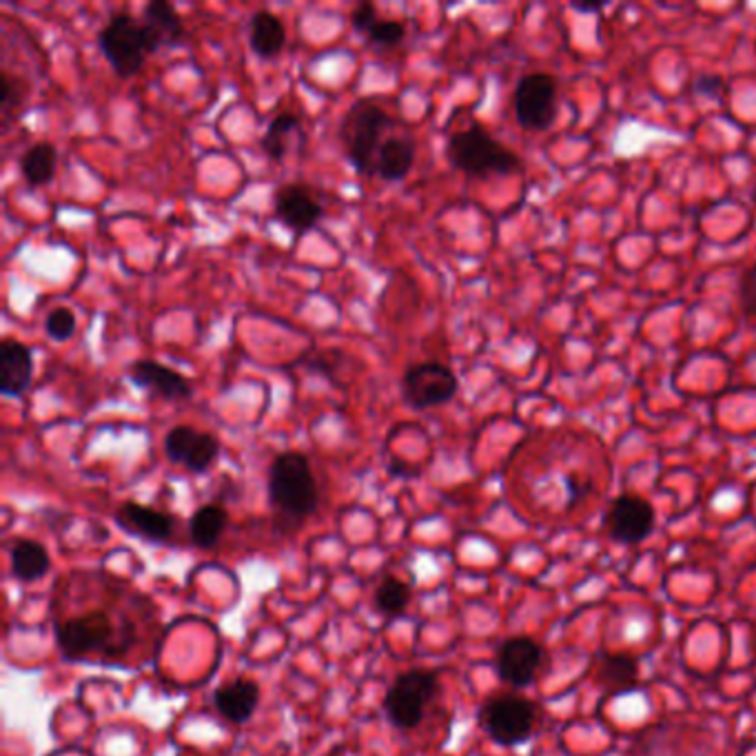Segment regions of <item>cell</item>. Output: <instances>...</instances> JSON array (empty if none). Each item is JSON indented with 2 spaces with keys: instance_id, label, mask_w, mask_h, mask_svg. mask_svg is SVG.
Wrapping results in <instances>:
<instances>
[{
  "instance_id": "cell-1",
  "label": "cell",
  "mask_w": 756,
  "mask_h": 756,
  "mask_svg": "<svg viewBox=\"0 0 756 756\" xmlns=\"http://www.w3.org/2000/svg\"><path fill=\"white\" fill-rule=\"evenodd\" d=\"M446 158L458 171L473 178L511 176L522 169V158L515 151L503 146L482 125L452 133L446 144Z\"/></svg>"
},
{
  "instance_id": "cell-2",
  "label": "cell",
  "mask_w": 756,
  "mask_h": 756,
  "mask_svg": "<svg viewBox=\"0 0 756 756\" xmlns=\"http://www.w3.org/2000/svg\"><path fill=\"white\" fill-rule=\"evenodd\" d=\"M269 497L276 511L286 517L305 520L318 509V484L305 452L286 450L269 469Z\"/></svg>"
},
{
  "instance_id": "cell-3",
  "label": "cell",
  "mask_w": 756,
  "mask_h": 756,
  "mask_svg": "<svg viewBox=\"0 0 756 756\" xmlns=\"http://www.w3.org/2000/svg\"><path fill=\"white\" fill-rule=\"evenodd\" d=\"M390 114L373 103L371 98L356 100L339 123V140L346 149V156L358 174L367 176L375 169L373 156L380 154L382 138L390 129Z\"/></svg>"
},
{
  "instance_id": "cell-4",
  "label": "cell",
  "mask_w": 756,
  "mask_h": 756,
  "mask_svg": "<svg viewBox=\"0 0 756 756\" xmlns=\"http://www.w3.org/2000/svg\"><path fill=\"white\" fill-rule=\"evenodd\" d=\"M98 47L114 72L123 78L136 76L146 56L158 52L156 40L151 38L142 21H136L129 12H118L98 31Z\"/></svg>"
},
{
  "instance_id": "cell-5",
  "label": "cell",
  "mask_w": 756,
  "mask_h": 756,
  "mask_svg": "<svg viewBox=\"0 0 756 756\" xmlns=\"http://www.w3.org/2000/svg\"><path fill=\"white\" fill-rule=\"evenodd\" d=\"M537 723L535 705L515 694H503L490 699L482 710V728L486 734L501 745L524 743Z\"/></svg>"
},
{
  "instance_id": "cell-6",
  "label": "cell",
  "mask_w": 756,
  "mask_h": 756,
  "mask_svg": "<svg viewBox=\"0 0 756 756\" xmlns=\"http://www.w3.org/2000/svg\"><path fill=\"white\" fill-rule=\"evenodd\" d=\"M401 395L413 411L441 407L458 395V377L446 364L420 362L401 377Z\"/></svg>"
},
{
  "instance_id": "cell-7",
  "label": "cell",
  "mask_w": 756,
  "mask_h": 756,
  "mask_svg": "<svg viewBox=\"0 0 756 756\" xmlns=\"http://www.w3.org/2000/svg\"><path fill=\"white\" fill-rule=\"evenodd\" d=\"M437 688V677L428 670H409L401 675L386 694V713L390 721L397 728H415Z\"/></svg>"
},
{
  "instance_id": "cell-8",
  "label": "cell",
  "mask_w": 756,
  "mask_h": 756,
  "mask_svg": "<svg viewBox=\"0 0 756 756\" xmlns=\"http://www.w3.org/2000/svg\"><path fill=\"white\" fill-rule=\"evenodd\" d=\"M515 116L528 131H546L558 118V80L548 74H528L515 89Z\"/></svg>"
},
{
  "instance_id": "cell-9",
  "label": "cell",
  "mask_w": 756,
  "mask_h": 756,
  "mask_svg": "<svg viewBox=\"0 0 756 756\" xmlns=\"http://www.w3.org/2000/svg\"><path fill=\"white\" fill-rule=\"evenodd\" d=\"M118 630L107 613H91L78 619H67L59 626V645L67 657H85L95 650H107L112 654V641Z\"/></svg>"
},
{
  "instance_id": "cell-10",
  "label": "cell",
  "mask_w": 756,
  "mask_h": 756,
  "mask_svg": "<svg viewBox=\"0 0 756 756\" xmlns=\"http://www.w3.org/2000/svg\"><path fill=\"white\" fill-rule=\"evenodd\" d=\"M165 452L174 464H182L191 473H205L220 456V439L214 433H200L180 424L167 433Z\"/></svg>"
},
{
  "instance_id": "cell-11",
  "label": "cell",
  "mask_w": 756,
  "mask_h": 756,
  "mask_svg": "<svg viewBox=\"0 0 756 756\" xmlns=\"http://www.w3.org/2000/svg\"><path fill=\"white\" fill-rule=\"evenodd\" d=\"M543 662L541 645L530 637H513L499 648L497 672L511 688H526L537 677Z\"/></svg>"
},
{
  "instance_id": "cell-12",
  "label": "cell",
  "mask_w": 756,
  "mask_h": 756,
  "mask_svg": "<svg viewBox=\"0 0 756 756\" xmlns=\"http://www.w3.org/2000/svg\"><path fill=\"white\" fill-rule=\"evenodd\" d=\"M654 528L652 503L639 495H622L608 511V533L619 543H639Z\"/></svg>"
},
{
  "instance_id": "cell-13",
  "label": "cell",
  "mask_w": 756,
  "mask_h": 756,
  "mask_svg": "<svg viewBox=\"0 0 756 756\" xmlns=\"http://www.w3.org/2000/svg\"><path fill=\"white\" fill-rule=\"evenodd\" d=\"M276 216L278 220L295 233L311 231L324 209L316 200V195L305 184H284L276 191Z\"/></svg>"
},
{
  "instance_id": "cell-14",
  "label": "cell",
  "mask_w": 756,
  "mask_h": 756,
  "mask_svg": "<svg viewBox=\"0 0 756 756\" xmlns=\"http://www.w3.org/2000/svg\"><path fill=\"white\" fill-rule=\"evenodd\" d=\"M127 377L142 390H149L151 395H156L161 399L167 401H178V399H187L191 397V384L189 380L178 373L171 367H165L156 360H136L129 371Z\"/></svg>"
},
{
  "instance_id": "cell-15",
  "label": "cell",
  "mask_w": 756,
  "mask_h": 756,
  "mask_svg": "<svg viewBox=\"0 0 756 756\" xmlns=\"http://www.w3.org/2000/svg\"><path fill=\"white\" fill-rule=\"evenodd\" d=\"M34 373L31 348L18 339L0 342V393L23 397Z\"/></svg>"
},
{
  "instance_id": "cell-16",
  "label": "cell",
  "mask_w": 756,
  "mask_h": 756,
  "mask_svg": "<svg viewBox=\"0 0 756 756\" xmlns=\"http://www.w3.org/2000/svg\"><path fill=\"white\" fill-rule=\"evenodd\" d=\"M258 701H260V688L248 679H238L233 683H227L214 696L218 713L233 723H244L254 717Z\"/></svg>"
},
{
  "instance_id": "cell-17",
  "label": "cell",
  "mask_w": 756,
  "mask_h": 756,
  "mask_svg": "<svg viewBox=\"0 0 756 756\" xmlns=\"http://www.w3.org/2000/svg\"><path fill=\"white\" fill-rule=\"evenodd\" d=\"M118 524L136 535H142L146 539L154 541H163L169 539L174 533V517L163 513V511H154L149 507H140L136 501H127L118 509L116 515Z\"/></svg>"
},
{
  "instance_id": "cell-18",
  "label": "cell",
  "mask_w": 756,
  "mask_h": 756,
  "mask_svg": "<svg viewBox=\"0 0 756 756\" xmlns=\"http://www.w3.org/2000/svg\"><path fill=\"white\" fill-rule=\"evenodd\" d=\"M142 25L158 47H178L187 36L180 14L167 0H149L142 12Z\"/></svg>"
},
{
  "instance_id": "cell-19",
  "label": "cell",
  "mask_w": 756,
  "mask_h": 756,
  "mask_svg": "<svg viewBox=\"0 0 756 756\" xmlns=\"http://www.w3.org/2000/svg\"><path fill=\"white\" fill-rule=\"evenodd\" d=\"M248 44L260 59H276L286 44L284 23L273 12H256L248 23Z\"/></svg>"
},
{
  "instance_id": "cell-20",
  "label": "cell",
  "mask_w": 756,
  "mask_h": 756,
  "mask_svg": "<svg viewBox=\"0 0 756 756\" xmlns=\"http://www.w3.org/2000/svg\"><path fill=\"white\" fill-rule=\"evenodd\" d=\"M415 163V142L411 138H399L393 136L382 142L375 171L386 180V182H399L409 176Z\"/></svg>"
},
{
  "instance_id": "cell-21",
  "label": "cell",
  "mask_w": 756,
  "mask_h": 756,
  "mask_svg": "<svg viewBox=\"0 0 756 756\" xmlns=\"http://www.w3.org/2000/svg\"><path fill=\"white\" fill-rule=\"evenodd\" d=\"M597 679L613 694L630 692L639 683V662L630 657V654H611V657L599 664Z\"/></svg>"
},
{
  "instance_id": "cell-22",
  "label": "cell",
  "mask_w": 756,
  "mask_h": 756,
  "mask_svg": "<svg viewBox=\"0 0 756 756\" xmlns=\"http://www.w3.org/2000/svg\"><path fill=\"white\" fill-rule=\"evenodd\" d=\"M56 146L49 142H36L21 158V174L31 187H42L54 180L56 174Z\"/></svg>"
},
{
  "instance_id": "cell-23",
  "label": "cell",
  "mask_w": 756,
  "mask_h": 756,
  "mask_svg": "<svg viewBox=\"0 0 756 756\" xmlns=\"http://www.w3.org/2000/svg\"><path fill=\"white\" fill-rule=\"evenodd\" d=\"M227 520H229L227 511L222 507H218V503H207V507L197 509L191 517V524H189L193 543L200 548L216 546L220 535L227 528Z\"/></svg>"
},
{
  "instance_id": "cell-24",
  "label": "cell",
  "mask_w": 756,
  "mask_h": 756,
  "mask_svg": "<svg viewBox=\"0 0 756 756\" xmlns=\"http://www.w3.org/2000/svg\"><path fill=\"white\" fill-rule=\"evenodd\" d=\"M14 575L23 581H34L49 571V554L38 541L23 539L12 550Z\"/></svg>"
},
{
  "instance_id": "cell-25",
  "label": "cell",
  "mask_w": 756,
  "mask_h": 756,
  "mask_svg": "<svg viewBox=\"0 0 756 756\" xmlns=\"http://www.w3.org/2000/svg\"><path fill=\"white\" fill-rule=\"evenodd\" d=\"M297 129H299V116L291 114V112H282L269 123V127L262 136V149H265V154L269 156V161L282 163V158L286 154V138Z\"/></svg>"
},
{
  "instance_id": "cell-26",
  "label": "cell",
  "mask_w": 756,
  "mask_h": 756,
  "mask_svg": "<svg viewBox=\"0 0 756 756\" xmlns=\"http://www.w3.org/2000/svg\"><path fill=\"white\" fill-rule=\"evenodd\" d=\"M409 599H411L409 586L401 584L395 577H386L375 592V603L382 613H401L407 608Z\"/></svg>"
},
{
  "instance_id": "cell-27",
  "label": "cell",
  "mask_w": 756,
  "mask_h": 756,
  "mask_svg": "<svg viewBox=\"0 0 756 756\" xmlns=\"http://www.w3.org/2000/svg\"><path fill=\"white\" fill-rule=\"evenodd\" d=\"M23 93H25V89H21V80L18 78H14L8 72L0 74V114H3V125L5 127L12 120V112L16 107H21Z\"/></svg>"
},
{
  "instance_id": "cell-28",
  "label": "cell",
  "mask_w": 756,
  "mask_h": 756,
  "mask_svg": "<svg viewBox=\"0 0 756 756\" xmlns=\"http://www.w3.org/2000/svg\"><path fill=\"white\" fill-rule=\"evenodd\" d=\"M44 331L47 335L56 342H67L76 333V316L67 307H56L54 311H49L44 320Z\"/></svg>"
},
{
  "instance_id": "cell-29",
  "label": "cell",
  "mask_w": 756,
  "mask_h": 756,
  "mask_svg": "<svg viewBox=\"0 0 756 756\" xmlns=\"http://www.w3.org/2000/svg\"><path fill=\"white\" fill-rule=\"evenodd\" d=\"M405 36H407V27L399 21H377L375 27L367 34L369 42L377 47H395L405 40Z\"/></svg>"
},
{
  "instance_id": "cell-30",
  "label": "cell",
  "mask_w": 756,
  "mask_h": 756,
  "mask_svg": "<svg viewBox=\"0 0 756 756\" xmlns=\"http://www.w3.org/2000/svg\"><path fill=\"white\" fill-rule=\"evenodd\" d=\"M739 299L747 318H756V267L747 269L739 282Z\"/></svg>"
},
{
  "instance_id": "cell-31",
  "label": "cell",
  "mask_w": 756,
  "mask_h": 756,
  "mask_svg": "<svg viewBox=\"0 0 756 756\" xmlns=\"http://www.w3.org/2000/svg\"><path fill=\"white\" fill-rule=\"evenodd\" d=\"M377 21H380V16H377V8L373 3H360L356 10L350 12V27L360 34H369Z\"/></svg>"
},
{
  "instance_id": "cell-32",
  "label": "cell",
  "mask_w": 756,
  "mask_h": 756,
  "mask_svg": "<svg viewBox=\"0 0 756 756\" xmlns=\"http://www.w3.org/2000/svg\"><path fill=\"white\" fill-rule=\"evenodd\" d=\"M694 89H696V93H701V95H705V98L717 100V98H721V95L726 93V82H723L721 76L708 74V76H701V78L696 80Z\"/></svg>"
},
{
  "instance_id": "cell-33",
  "label": "cell",
  "mask_w": 756,
  "mask_h": 756,
  "mask_svg": "<svg viewBox=\"0 0 756 756\" xmlns=\"http://www.w3.org/2000/svg\"><path fill=\"white\" fill-rule=\"evenodd\" d=\"M577 12H581V14H594V12H599L603 5H581V3H575L573 5Z\"/></svg>"
},
{
  "instance_id": "cell-34",
  "label": "cell",
  "mask_w": 756,
  "mask_h": 756,
  "mask_svg": "<svg viewBox=\"0 0 756 756\" xmlns=\"http://www.w3.org/2000/svg\"><path fill=\"white\" fill-rule=\"evenodd\" d=\"M754 195H756V191H754Z\"/></svg>"
}]
</instances>
